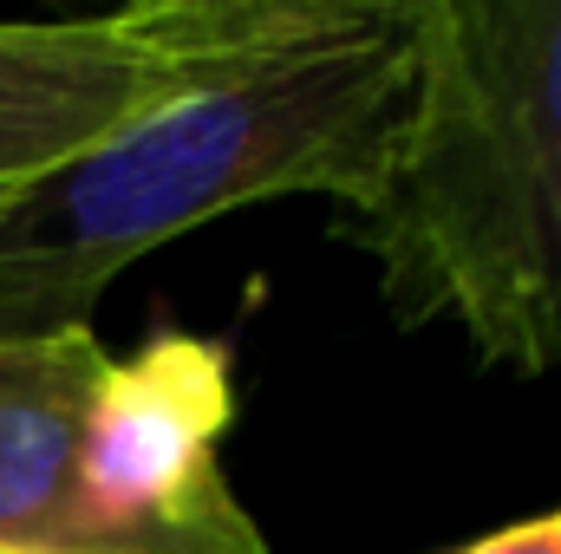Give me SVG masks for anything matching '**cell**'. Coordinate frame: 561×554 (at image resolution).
<instances>
[{
  "label": "cell",
  "instance_id": "1",
  "mask_svg": "<svg viewBox=\"0 0 561 554\" xmlns=\"http://www.w3.org/2000/svg\"><path fill=\"white\" fill-rule=\"evenodd\" d=\"M412 92V0H340L313 33L262 46L46 176L0 222V333L92 326L150 249L280 196L366 209Z\"/></svg>",
  "mask_w": 561,
  "mask_h": 554
},
{
  "label": "cell",
  "instance_id": "2",
  "mask_svg": "<svg viewBox=\"0 0 561 554\" xmlns=\"http://www.w3.org/2000/svg\"><path fill=\"white\" fill-rule=\"evenodd\" d=\"M346 235L399 326L450 320L496 372L561 366V0H412L392 170Z\"/></svg>",
  "mask_w": 561,
  "mask_h": 554
},
{
  "label": "cell",
  "instance_id": "3",
  "mask_svg": "<svg viewBox=\"0 0 561 554\" xmlns=\"http://www.w3.org/2000/svg\"><path fill=\"white\" fill-rule=\"evenodd\" d=\"M229 424L236 372L203 333H0V554H268Z\"/></svg>",
  "mask_w": 561,
  "mask_h": 554
},
{
  "label": "cell",
  "instance_id": "4",
  "mask_svg": "<svg viewBox=\"0 0 561 554\" xmlns=\"http://www.w3.org/2000/svg\"><path fill=\"white\" fill-rule=\"evenodd\" d=\"M340 0H144L92 20H0V222L46 176L209 72L313 33Z\"/></svg>",
  "mask_w": 561,
  "mask_h": 554
},
{
  "label": "cell",
  "instance_id": "5",
  "mask_svg": "<svg viewBox=\"0 0 561 554\" xmlns=\"http://www.w3.org/2000/svg\"><path fill=\"white\" fill-rule=\"evenodd\" d=\"M450 554H561V509L529 516V522H510V529H496L483 542H463V549H450Z\"/></svg>",
  "mask_w": 561,
  "mask_h": 554
}]
</instances>
